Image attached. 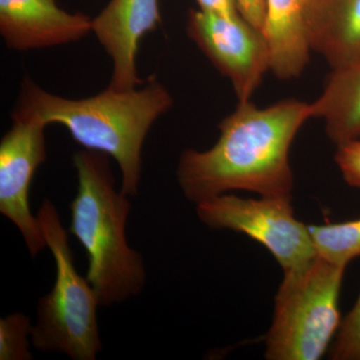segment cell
Listing matches in <instances>:
<instances>
[{"mask_svg":"<svg viewBox=\"0 0 360 360\" xmlns=\"http://www.w3.org/2000/svg\"><path fill=\"white\" fill-rule=\"evenodd\" d=\"M309 227L319 257L343 266L360 257V219Z\"/></svg>","mask_w":360,"mask_h":360,"instance_id":"obj_14","label":"cell"},{"mask_svg":"<svg viewBox=\"0 0 360 360\" xmlns=\"http://www.w3.org/2000/svg\"><path fill=\"white\" fill-rule=\"evenodd\" d=\"M241 15L251 25L262 30L265 18L264 0H238Z\"/></svg>","mask_w":360,"mask_h":360,"instance_id":"obj_18","label":"cell"},{"mask_svg":"<svg viewBox=\"0 0 360 360\" xmlns=\"http://www.w3.org/2000/svg\"><path fill=\"white\" fill-rule=\"evenodd\" d=\"M91 21L84 14L68 13L56 0H0V34L16 51L79 41L91 32Z\"/></svg>","mask_w":360,"mask_h":360,"instance_id":"obj_10","label":"cell"},{"mask_svg":"<svg viewBox=\"0 0 360 360\" xmlns=\"http://www.w3.org/2000/svg\"><path fill=\"white\" fill-rule=\"evenodd\" d=\"M345 269L317 255L302 269L284 272L265 338L267 359L317 360L326 354L341 323Z\"/></svg>","mask_w":360,"mask_h":360,"instance_id":"obj_5","label":"cell"},{"mask_svg":"<svg viewBox=\"0 0 360 360\" xmlns=\"http://www.w3.org/2000/svg\"><path fill=\"white\" fill-rule=\"evenodd\" d=\"M310 49L331 70L360 61V0H309Z\"/></svg>","mask_w":360,"mask_h":360,"instance_id":"obj_11","label":"cell"},{"mask_svg":"<svg viewBox=\"0 0 360 360\" xmlns=\"http://www.w3.org/2000/svg\"><path fill=\"white\" fill-rule=\"evenodd\" d=\"M33 326L30 317L14 312L0 319V360H32Z\"/></svg>","mask_w":360,"mask_h":360,"instance_id":"obj_15","label":"cell"},{"mask_svg":"<svg viewBox=\"0 0 360 360\" xmlns=\"http://www.w3.org/2000/svg\"><path fill=\"white\" fill-rule=\"evenodd\" d=\"M311 110L312 118L323 120L326 135L336 146L360 139V61L331 70Z\"/></svg>","mask_w":360,"mask_h":360,"instance_id":"obj_13","label":"cell"},{"mask_svg":"<svg viewBox=\"0 0 360 360\" xmlns=\"http://www.w3.org/2000/svg\"><path fill=\"white\" fill-rule=\"evenodd\" d=\"M311 118V103L300 99L262 108L251 101H238L220 122L212 148L182 151L176 169L182 193L195 205L232 191L292 198L291 144Z\"/></svg>","mask_w":360,"mask_h":360,"instance_id":"obj_1","label":"cell"},{"mask_svg":"<svg viewBox=\"0 0 360 360\" xmlns=\"http://www.w3.org/2000/svg\"><path fill=\"white\" fill-rule=\"evenodd\" d=\"M186 33L217 70L231 82L238 101H251L270 71L269 45L262 30L243 16L191 9Z\"/></svg>","mask_w":360,"mask_h":360,"instance_id":"obj_7","label":"cell"},{"mask_svg":"<svg viewBox=\"0 0 360 360\" xmlns=\"http://www.w3.org/2000/svg\"><path fill=\"white\" fill-rule=\"evenodd\" d=\"M196 2L200 9L206 13L219 14L227 18L241 15L238 0H196Z\"/></svg>","mask_w":360,"mask_h":360,"instance_id":"obj_19","label":"cell"},{"mask_svg":"<svg viewBox=\"0 0 360 360\" xmlns=\"http://www.w3.org/2000/svg\"><path fill=\"white\" fill-rule=\"evenodd\" d=\"M292 198H241L221 194L196 205L198 219L212 229L241 232L274 255L284 272L300 269L317 257L309 227L295 219Z\"/></svg>","mask_w":360,"mask_h":360,"instance_id":"obj_6","label":"cell"},{"mask_svg":"<svg viewBox=\"0 0 360 360\" xmlns=\"http://www.w3.org/2000/svg\"><path fill=\"white\" fill-rule=\"evenodd\" d=\"M47 248L56 262L53 288L39 300L32 345L39 352L96 360L103 350L97 321L98 298L75 269L70 236L58 208L44 200L37 212Z\"/></svg>","mask_w":360,"mask_h":360,"instance_id":"obj_4","label":"cell"},{"mask_svg":"<svg viewBox=\"0 0 360 360\" xmlns=\"http://www.w3.org/2000/svg\"><path fill=\"white\" fill-rule=\"evenodd\" d=\"M335 160L348 186L360 188V139L336 146Z\"/></svg>","mask_w":360,"mask_h":360,"instance_id":"obj_17","label":"cell"},{"mask_svg":"<svg viewBox=\"0 0 360 360\" xmlns=\"http://www.w3.org/2000/svg\"><path fill=\"white\" fill-rule=\"evenodd\" d=\"M110 158L85 148L73 155L77 191L70 205V231L86 252L85 277L103 307L139 295L146 281L143 257L127 238L130 198L116 188Z\"/></svg>","mask_w":360,"mask_h":360,"instance_id":"obj_3","label":"cell"},{"mask_svg":"<svg viewBox=\"0 0 360 360\" xmlns=\"http://www.w3.org/2000/svg\"><path fill=\"white\" fill-rule=\"evenodd\" d=\"M330 359L360 360V293L354 307L341 321Z\"/></svg>","mask_w":360,"mask_h":360,"instance_id":"obj_16","label":"cell"},{"mask_svg":"<svg viewBox=\"0 0 360 360\" xmlns=\"http://www.w3.org/2000/svg\"><path fill=\"white\" fill-rule=\"evenodd\" d=\"M160 21V0H110L92 18L91 32L112 61L108 86L130 90L143 84L136 66L139 42Z\"/></svg>","mask_w":360,"mask_h":360,"instance_id":"obj_9","label":"cell"},{"mask_svg":"<svg viewBox=\"0 0 360 360\" xmlns=\"http://www.w3.org/2000/svg\"><path fill=\"white\" fill-rule=\"evenodd\" d=\"M13 125L0 142V213L15 225L28 252L37 257L46 243L30 210L33 175L46 160L47 125L37 116L13 113Z\"/></svg>","mask_w":360,"mask_h":360,"instance_id":"obj_8","label":"cell"},{"mask_svg":"<svg viewBox=\"0 0 360 360\" xmlns=\"http://www.w3.org/2000/svg\"><path fill=\"white\" fill-rule=\"evenodd\" d=\"M262 32L269 45L270 71L281 80L300 77L309 63V0H264Z\"/></svg>","mask_w":360,"mask_h":360,"instance_id":"obj_12","label":"cell"},{"mask_svg":"<svg viewBox=\"0 0 360 360\" xmlns=\"http://www.w3.org/2000/svg\"><path fill=\"white\" fill-rule=\"evenodd\" d=\"M172 106L174 97L155 75L142 87L108 86L82 99L51 94L26 77L13 113L37 116L47 127L63 125L85 149L112 158L122 174L120 189L134 198L141 186L144 141L153 125Z\"/></svg>","mask_w":360,"mask_h":360,"instance_id":"obj_2","label":"cell"}]
</instances>
